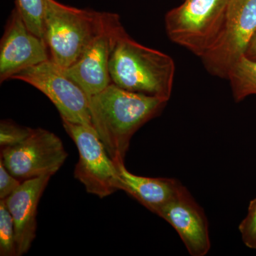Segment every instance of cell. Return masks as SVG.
<instances>
[{
	"instance_id": "6da1fadb",
	"label": "cell",
	"mask_w": 256,
	"mask_h": 256,
	"mask_svg": "<svg viewBox=\"0 0 256 256\" xmlns=\"http://www.w3.org/2000/svg\"><path fill=\"white\" fill-rule=\"evenodd\" d=\"M168 102L112 84L89 98L92 126L114 162L124 161L134 133L159 116Z\"/></svg>"
},
{
	"instance_id": "7a4b0ae2",
	"label": "cell",
	"mask_w": 256,
	"mask_h": 256,
	"mask_svg": "<svg viewBox=\"0 0 256 256\" xmlns=\"http://www.w3.org/2000/svg\"><path fill=\"white\" fill-rule=\"evenodd\" d=\"M109 72L118 87L168 101L175 74L174 60L166 54L134 41L124 32L114 44Z\"/></svg>"
},
{
	"instance_id": "3957f363",
	"label": "cell",
	"mask_w": 256,
	"mask_h": 256,
	"mask_svg": "<svg viewBox=\"0 0 256 256\" xmlns=\"http://www.w3.org/2000/svg\"><path fill=\"white\" fill-rule=\"evenodd\" d=\"M108 12L78 9L45 0L44 40L50 60L63 68H68L82 56L99 33Z\"/></svg>"
},
{
	"instance_id": "277c9868",
	"label": "cell",
	"mask_w": 256,
	"mask_h": 256,
	"mask_svg": "<svg viewBox=\"0 0 256 256\" xmlns=\"http://www.w3.org/2000/svg\"><path fill=\"white\" fill-rule=\"evenodd\" d=\"M228 0H184L165 15L172 42L203 58L222 36Z\"/></svg>"
},
{
	"instance_id": "5b68a950",
	"label": "cell",
	"mask_w": 256,
	"mask_h": 256,
	"mask_svg": "<svg viewBox=\"0 0 256 256\" xmlns=\"http://www.w3.org/2000/svg\"><path fill=\"white\" fill-rule=\"evenodd\" d=\"M62 124L78 150L74 176L84 185L88 193L102 198L120 190L118 168L96 130L66 120Z\"/></svg>"
},
{
	"instance_id": "8992f818",
	"label": "cell",
	"mask_w": 256,
	"mask_h": 256,
	"mask_svg": "<svg viewBox=\"0 0 256 256\" xmlns=\"http://www.w3.org/2000/svg\"><path fill=\"white\" fill-rule=\"evenodd\" d=\"M12 79L28 82L46 95L62 120L94 128L86 92L52 60L24 69Z\"/></svg>"
},
{
	"instance_id": "52a82bcc",
	"label": "cell",
	"mask_w": 256,
	"mask_h": 256,
	"mask_svg": "<svg viewBox=\"0 0 256 256\" xmlns=\"http://www.w3.org/2000/svg\"><path fill=\"white\" fill-rule=\"evenodd\" d=\"M68 158L62 140L43 128H35L23 142L1 148V158L10 174L20 181L55 174Z\"/></svg>"
},
{
	"instance_id": "ba28073f",
	"label": "cell",
	"mask_w": 256,
	"mask_h": 256,
	"mask_svg": "<svg viewBox=\"0 0 256 256\" xmlns=\"http://www.w3.org/2000/svg\"><path fill=\"white\" fill-rule=\"evenodd\" d=\"M256 32V0H228L223 32L215 46L202 58L212 75L227 78L244 55Z\"/></svg>"
},
{
	"instance_id": "9c48e42d",
	"label": "cell",
	"mask_w": 256,
	"mask_h": 256,
	"mask_svg": "<svg viewBox=\"0 0 256 256\" xmlns=\"http://www.w3.org/2000/svg\"><path fill=\"white\" fill-rule=\"evenodd\" d=\"M126 31L118 14L108 12L104 28L82 56L68 68L66 75L86 92L96 95L111 84L109 64L116 42Z\"/></svg>"
},
{
	"instance_id": "30bf717a",
	"label": "cell",
	"mask_w": 256,
	"mask_h": 256,
	"mask_svg": "<svg viewBox=\"0 0 256 256\" xmlns=\"http://www.w3.org/2000/svg\"><path fill=\"white\" fill-rule=\"evenodd\" d=\"M48 60L50 53L46 41L28 28L14 6L0 42V82Z\"/></svg>"
},
{
	"instance_id": "8fae6325",
	"label": "cell",
	"mask_w": 256,
	"mask_h": 256,
	"mask_svg": "<svg viewBox=\"0 0 256 256\" xmlns=\"http://www.w3.org/2000/svg\"><path fill=\"white\" fill-rule=\"evenodd\" d=\"M156 214L176 230L190 255L204 256L210 252L208 220L203 208L184 186Z\"/></svg>"
},
{
	"instance_id": "7c38bea8",
	"label": "cell",
	"mask_w": 256,
	"mask_h": 256,
	"mask_svg": "<svg viewBox=\"0 0 256 256\" xmlns=\"http://www.w3.org/2000/svg\"><path fill=\"white\" fill-rule=\"evenodd\" d=\"M50 178L25 180L4 200L14 220L16 256L26 254L36 238L38 205Z\"/></svg>"
},
{
	"instance_id": "4fadbf2b",
	"label": "cell",
	"mask_w": 256,
	"mask_h": 256,
	"mask_svg": "<svg viewBox=\"0 0 256 256\" xmlns=\"http://www.w3.org/2000/svg\"><path fill=\"white\" fill-rule=\"evenodd\" d=\"M116 164L118 168L120 190L154 214L184 186L175 178H146L132 174L126 169L124 161Z\"/></svg>"
},
{
	"instance_id": "5bb4252c",
	"label": "cell",
	"mask_w": 256,
	"mask_h": 256,
	"mask_svg": "<svg viewBox=\"0 0 256 256\" xmlns=\"http://www.w3.org/2000/svg\"><path fill=\"white\" fill-rule=\"evenodd\" d=\"M227 78L236 102L256 95V60L242 56L229 70Z\"/></svg>"
},
{
	"instance_id": "9a60e30c",
	"label": "cell",
	"mask_w": 256,
	"mask_h": 256,
	"mask_svg": "<svg viewBox=\"0 0 256 256\" xmlns=\"http://www.w3.org/2000/svg\"><path fill=\"white\" fill-rule=\"evenodd\" d=\"M14 4L28 28L44 40L45 0H15Z\"/></svg>"
},
{
	"instance_id": "2e32d148",
	"label": "cell",
	"mask_w": 256,
	"mask_h": 256,
	"mask_svg": "<svg viewBox=\"0 0 256 256\" xmlns=\"http://www.w3.org/2000/svg\"><path fill=\"white\" fill-rule=\"evenodd\" d=\"M0 256H16L14 220L4 200L0 201Z\"/></svg>"
},
{
	"instance_id": "e0dca14e",
	"label": "cell",
	"mask_w": 256,
	"mask_h": 256,
	"mask_svg": "<svg viewBox=\"0 0 256 256\" xmlns=\"http://www.w3.org/2000/svg\"><path fill=\"white\" fill-rule=\"evenodd\" d=\"M33 128L20 126L11 120L0 122V146L2 148L16 146L23 142L31 134Z\"/></svg>"
},
{
	"instance_id": "ac0fdd59",
	"label": "cell",
	"mask_w": 256,
	"mask_h": 256,
	"mask_svg": "<svg viewBox=\"0 0 256 256\" xmlns=\"http://www.w3.org/2000/svg\"><path fill=\"white\" fill-rule=\"evenodd\" d=\"M238 228L244 244L249 248L256 249V198L250 202L246 216Z\"/></svg>"
},
{
	"instance_id": "d6986e66",
	"label": "cell",
	"mask_w": 256,
	"mask_h": 256,
	"mask_svg": "<svg viewBox=\"0 0 256 256\" xmlns=\"http://www.w3.org/2000/svg\"><path fill=\"white\" fill-rule=\"evenodd\" d=\"M22 182L10 174L0 160V200L8 198Z\"/></svg>"
},
{
	"instance_id": "ffe728a7",
	"label": "cell",
	"mask_w": 256,
	"mask_h": 256,
	"mask_svg": "<svg viewBox=\"0 0 256 256\" xmlns=\"http://www.w3.org/2000/svg\"><path fill=\"white\" fill-rule=\"evenodd\" d=\"M244 55L250 60H256V32L250 40Z\"/></svg>"
}]
</instances>
